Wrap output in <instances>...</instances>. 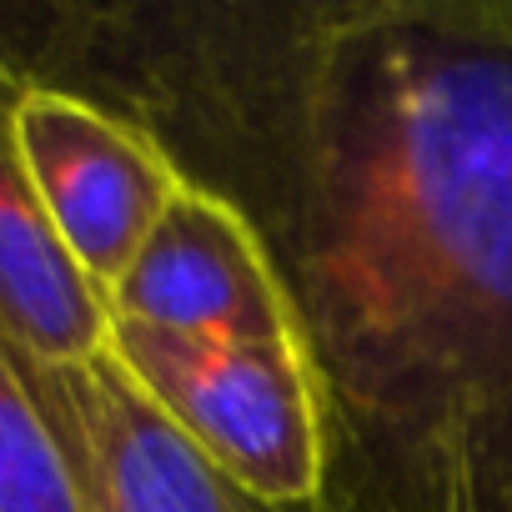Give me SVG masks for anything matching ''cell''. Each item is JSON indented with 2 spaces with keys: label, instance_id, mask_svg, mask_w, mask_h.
Instances as JSON below:
<instances>
[{
  "label": "cell",
  "instance_id": "obj_6",
  "mask_svg": "<svg viewBox=\"0 0 512 512\" xmlns=\"http://www.w3.org/2000/svg\"><path fill=\"white\" fill-rule=\"evenodd\" d=\"M21 71L0 61V342L26 362H91L111 352V302L56 236L16 146Z\"/></svg>",
  "mask_w": 512,
  "mask_h": 512
},
{
  "label": "cell",
  "instance_id": "obj_4",
  "mask_svg": "<svg viewBox=\"0 0 512 512\" xmlns=\"http://www.w3.org/2000/svg\"><path fill=\"white\" fill-rule=\"evenodd\" d=\"M16 362L71 457L86 512H282L221 477L111 352L66 367Z\"/></svg>",
  "mask_w": 512,
  "mask_h": 512
},
{
  "label": "cell",
  "instance_id": "obj_1",
  "mask_svg": "<svg viewBox=\"0 0 512 512\" xmlns=\"http://www.w3.org/2000/svg\"><path fill=\"white\" fill-rule=\"evenodd\" d=\"M51 51L262 236L322 512H512V0L106 6Z\"/></svg>",
  "mask_w": 512,
  "mask_h": 512
},
{
  "label": "cell",
  "instance_id": "obj_2",
  "mask_svg": "<svg viewBox=\"0 0 512 512\" xmlns=\"http://www.w3.org/2000/svg\"><path fill=\"white\" fill-rule=\"evenodd\" d=\"M111 357L146 402L241 492L282 512H322L327 432L297 342H196L116 322Z\"/></svg>",
  "mask_w": 512,
  "mask_h": 512
},
{
  "label": "cell",
  "instance_id": "obj_5",
  "mask_svg": "<svg viewBox=\"0 0 512 512\" xmlns=\"http://www.w3.org/2000/svg\"><path fill=\"white\" fill-rule=\"evenodd\" d=\"M111 322L196 342H297L277 267L251 221L216 191L181 181L166 216L111 287Z\"/></svg>",
  "mask_w": 512,
  "mask_h": 512
},
{
  "label": "cell",
  "instance_id": "obj_3",
  "mask_svg": "<svg viewBox=\"0 0 512 512\" xmlns=\"http://www.w3.org/2000/svg\"><path fill=\"white\" fill-rule=\"evenodd\" d=\"M16 146L56 236L111 297L181 191V166L116 106L41 76H21Z\"/></svg>",
  "mask_w": 512,
  "mask_h": 512
},
{
  "label": "cell",
  "instance_id": "obj_7",
  "mask_svg": "<svg viewBox=\"0 0 512 512\" xmlns=\"http://www.w3.org/2000/svg\"><path fill=\"white\" fill-rule=\"evenodd\" d=\"M0 512H86L71 457L6 342H0Z\"/></svg>",
  "mask_w": 512,
  "mask_h": 512
}]
</instances>
